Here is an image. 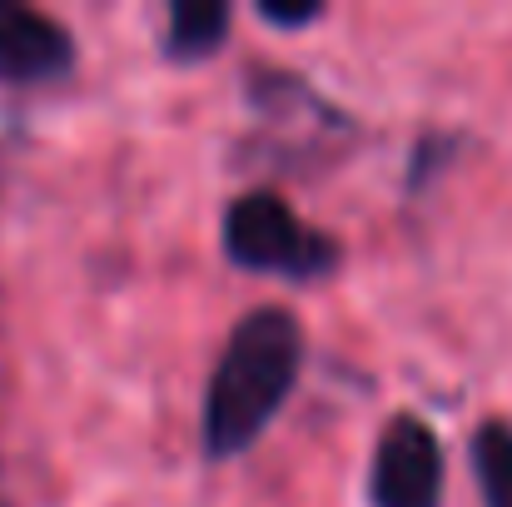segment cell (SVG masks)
<instances>
[{
    "instance_id": "7a4b0ae2",
    "label": "cell",
    "mask_w": 512,
    "mask_h": 507,
    "mask_svg": "<svg viewBox=\"0 0 512 507\" xmlns=\"http://www.w3.org/2000/svg\"><path fill=\"white\" fill-rule=\"evenodd\" d=\"M224 259L244 274H269L284 284H324L343 264V244L309 224L284 194L274 189H249L224 209L219 224Z\"/></svg>"
},
{
    "instance_id": "277c9868",
    "label": "cell",
    "mask_w": 512,
    "mask_h": 507,
    "mask_svg": "<svg viewBox=\"0 0 512 507\" xmlns=\"http://www.w3.org/2000/svg\"><path fill=\"white\" fill-rule=\"evenodd\" d=\"M70 70H75V35L35 5L0 0V80L50 85L65 80Z\"/></svg>"
},
{
    "instance_id": "5b68a950",
    "label": "cell",
    "mask_w": 512,
    "mask_h": 507,
    "mask_svg": "<svg viewBox=\"0 0 512 507\" xmlns=\"http://www.w3.org/2000/svg\"><path fill=\"white\" fill-rule=\"evenodd\" d=\"M229 25H234V10L224 0H174L160 50L174 65H204L229 45Z\"/></svg>"
},
{
    "instance_id": "52a82bcc",
    "label": "cell",
    "mask_w": 512,
    "mask_h": 507,
    "mask_svg": "<svg viewBox=\"0 0 512 507\" xmlns=\"http://www.w3.org/2000/svg\"><path fill=\"white\" fill-rule=\"evenodd\" d=\"M254 15L264 25H279V30H304V25H319L329 10L324 5H279V0H264V5H254Z\"/></svg>"
},
{
    "instance_id": "6da1fadb",
    "label": "cell",
    "mask_w": 512,
    "mask_h": 507,
    "mask_svg": "<svg viewBox=\"0 0 512 507\" xmlns=\"http://www.w3.org/2000/svg\"><path fill=\"white\" fill-rule=\"evenodd\" d=\"M304 353V324L284 304H259L229 329L199 413L204 458L229 463L269 433L304 378Z\"/></svg>"
},
{
    "instance_id": "8992f818",
    "label": "cell",
    "mask_w": 512,
    "mask_h": 507,
    "mask_svg": "<svg viewBox=\"0 0 512 507\" xmlns=\"http://www.w3.org/2000/svg\"><path fill=\"white\" fill-rule=\"evenodd\" d=\"M473 478L483 507H512V423L488 418L473 433Z\"/></svg>"
},
{
    "instance_id": "3957f363",
    "label": "cell",
    "mask_w": 512,
    "mask_h": 507,
    "mask_svg": "<svg viewBox=\"0 0 512 507\" xmlns=\"http://www.w3.org/2000/svg\"><path fill=\"white\" fill-rule=\"evenodd\" d=\"M373 507H443L448 503V453L433 423L418 413H393L373 443L368 463Z\"/></svg>"
}]
</instances>
